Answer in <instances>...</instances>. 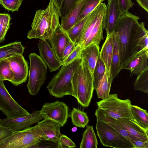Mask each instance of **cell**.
Instances as JSON below:
<instances>
[{
  "label": "cell",
  "instance_id": "cell-1",
  "mask_svg": "<svg viewBox=\"0 0 148 148\" xmlns=\"http://www.w3.org/2000/svg\"><path fill=\"white\" fill-rule=\"evenodd\" d=\"M139 18L131 13L123 12L117 22L114 32L118 37L121 64L122 66L139 51L138 45L140 38L147 30Z\"/></svg>",
  "mask_w": 148,
  "mask_h": 148
},
{
  "label": "cell",
  "instance_id": "cell-2",
  "mask_svg": "<svg viewBox=\"0 0 148 148\" xmlns=\"http://www.w3.org/2000/svg\"><path fill=\"white\" fill-rule=\"evenodd\" d=\"M60 16L59 10L50 1L45 9L36 11L31 25L32 29L27 33V38L48 40L60 24Z\"/></svg>",
  "mask_w": 148,
  "mask_h": 148
},
{
  "label": "cell",
  "instance_id": "cell-3",
  "mask_svg": "<svg viewBox=\"0 0 148 148\" xmlns=\"http://www.w3.org/2000/svg\"><path fill=\"white\" fill-rule=\"evenodd\" d=\"M71 80L74 97L82 106L88 107L91 102L94 89L93 78L90 70L82 59L74 73Z\"/></svg>",
  "mask_w": 148,
  "mask_h": 148
},
{
  "label": "cell",
  "instance_id": "cell-4",
  "mask_svg": "<svg viewBox=\"0 0 148 148\" xmlns=\"http://www.w3.org/2000/svg\"><path fill=\"white\" fill-rule=\"evenodd\" d=\"M82 60L81 58H79L69 64L62 65L47 86L50 95L58 98H62L66 95L74 97L71 78Z\"/></svg>",
  "mask_w": 148,
  "mask_h": 148
},
{
  "label": "cell",
  "instance_id": "cell-5",
  "mask_svg": "<svg viewBox=\"0 0 148 148\" xmlns=\"http://www.w3.org/2000/svg\"><path fill=\"white\" fill-rule=\"evenodd\" d=\"M106 5L100 3L90 13L84 26L80 45L84 48L91 44L99 45L103 39Z\"/></svg>",
  "mask_w": 148,
  "mask_h": 148
},
{
  "label": "cell",
  "instance_id": "cell-6",
  "mask_svg": "<svg viewBox=\"0 0 148 148\" xmlns=\"http://www.w3.org/2000/svg\"><path fill=\"white\" fill-rule=\"evenodd\" d=\"M43 140H46L45 136L40 127L36 125L13 132L1 143L0 148H32Z\"/></svg>",
  "mask_w": 148,
  "mask_h": 148
},
{
  "label": "cell",
  "instance_id": "cell-7",
  "mask_svg": "<svg viewBox=\"0 0 148 148\" xmlns=\"http://www.w3.org/2000/svg\"><path fill=\"white\" fill-rule=\"evenodd\" d=\"M96 103L98 108L116 119L127 118L135 121L131 112L132 104L129 99H120L117 94L115 93L110 94L107 98Z\"/></svg>",
  "mask_w": 148,
  "mask_h": 148
},
{
  "label": "cell",
  "instance_id": "cell-8",
  "mask_svg": "<svg viewBox=\"0 0 148 148\" xmlns=\"http://www.w3.org/2000/svg\"><path fill=\"white\" fill-rule=\"evenodd\" d=\"M29 57L30 66L27 87L29 94L35 96L45 81L47 69L42 59L36 53H31Z\"/></svg>",
  "mask_w": 148,
  "mask_h": 148
},
{
  "label": "cell",
  "instance_id": "cell-9",
  "mask_svg": "<svg viewBox=\"0 0 148 148\" xmlns=\"http://www.w3.org/2000/svg\"><path fill=\"white\" fill-rule=\"evenodd\" d=\"M96 129L101 144L114 148H134L127 138L116 131L107 123L97 118Z\"/></svg>",
  "mask_w": 148,
  "mask_h": 148
},
{
  "label": "cell",
  "instance_id": "cell-10",
  "mask_svg": "<svg viewBox=\"0 0 148 148\" xmlns=\"http://www.w3.org/2000/svg\"><path fill=\"white\" fill-rule=\"evenodd\" d=\"M0 110L7 118H13L30 113L13 98L0 79Z\"/></svg>",
  "mask_w": 148,
  "mask_h": 148
},
{
  "label": "cell",
  "instance_id": "cell-11",
  "mask_svg": "<svg viewBox=\"0 0 148 148\" xmlns=\"http://www.w3.org/2000/svg\"><path fill=\"white\" fill-rule=\"evenodd\" d=\"M68 110L66 104L57 100L45 103L40 111L44 119L51 120L62 127L66 123L69 116Z\"/></svg>",
  "mask_w": 148,
  "mask_h": 148
},
{
  "label": "cell",
  "instance_id": "cell-12",
  "mask_svg": "<svg viewBox=\"0 0 148 148\" xmlns=\"http://www.w3.org/2000/svg\"><path fill=\"white\" fill-rule=\"evenodd\" d=\"M43 119L40 110H35L27 115L13 118L7 117L1 119L0 124L10 128L14 132L25 129Z\"/></svg>",
  "mask_w": 148,
  "mask_h": 148
},
{
  "label": "cell",
  "instance_id": "cell-13",
  "mask_svg": "<svg viewBox=\"0 0 148 148\" xmlns=\"http://www.w3.org/2000/svg\"><path fill=\"white\" fill-rule=\"evenodd\" d=\"M7 59L14 74L10 82L17 86L26 82L28 73V62L23 54H15Z\"/></svg>",
  "mask_w": 148,
  "mask_h": 148
},
{
  "label": "cell",
  "instance_id": "cell-14",
  "mask_svg": "<svg viewBox=\"0 0 148 148\" xmlns=\"http://www.w3.org/2000/svg\"><path fill=\"white\" fill-rule=\"evenodd\" d=\"M48 40L53 51L60 62L65 48L71 41L66 32L62 29L60 24L58 26Z\"/></svg>",
  "mask_w": 148,
  "mask_h": 148
},
{
  "label": "cell",
  "instance_id": "cell-15",
  "mask_svg": "<svg viewBox=\"0 0 148 148\" xmlns=\"http://www.w3.org/2000/svg\"><path fill=\"white\" fill-rule=\"evenodd\" d=\"M123 12L117 0H108L104 19L107 35L114 32L115 26Z\"/></svg>",
  "mask_w": 148,
  "mask_h": 148
},
{
  "label": "cell",
  "instance_id": "cell-16",
  "mask_svg": "<svg viewBox=\"0 0 148 148\" xmlns=\"http://www.w3.org/2000/svg\"><path fill=\"white\" fill-rule=\"evenodd\" d=\"M40 57L50 72L59 69L61 62L56 57L47 40L40 39L38 43Z\"/></svg>",
  "mask_w": 148,
  "mask_h": 148
},
{
  "label": "cell",
  "instance_id": "cell-17",
  "mask_svg": "<svg viewBox=\"0 0 148 148\" xmlns=\"http://www.w3.org/2000/svg\"><path fill=\"white\" fill-rule=\"evenodd\" d=\"M148 51H139L124 64L122 69L130 71L131 75H138L148 67Z\"/></svg>",
  "mask_w": 148,
  "mask_h": 148
},
{
  "label": "cell",
  "instance_id": "cell-18",
  "mask_svg": "<svg viewBox=\"0 0 148 148\" xmlns=\"http://www.w3.org/2000/svg\"><path fill=\"white\" fill-rule=\"evenodd\" d=\"M113 33L107 35L105 40L100 52V58L105 65L107 76L112 81L113 80L111 74L110 66L113 48Z\"/></svg>",
  "mask_w": 148,
  "mask_h": 148
},
{
  "label": "cell",
  "instance_id": "cell-19",
  "mask_svg": "<svg viewBox=\"0 0 148 148\" xmlns=\"http://www.w3.org/2000/svg\"><path fill=\"white\" fill-rule=\"evenodd\" d=\"M116 120L121 127L129 133L142 140L148 141V131L141 127L135 121L127 118Z\"/></svg>",
  "mask_w": 148,
  "mask_h": 148
},
{
  "label": "cell",
  "instance_id": "cell-20",
  "mask_svg": "<svg viewBox=\"0 0 148 148\" xmlns=\"http://www.w3.org/2000/svg\"><path fill=\"white\" fill-rule=\"evenodd\" d=\"M37 125L43 131L46 140L57 143L60 134V124L51 120L44 119L38 122Z\"/></svg>",
  "mask_w": 148,
  "mask_h": 148
},
{
  "label": "cell",
  "instance_id": "cell-21",
  "mask_svg": "<svg viewBox=\"0 0 148 148\" xmlns=\"http://www.w3.org/2000/svg\"><path fill=\"white\" fill-rule=\"evenodd\" d=\"M99 50V45L91 44L83 48L82 51L81 58L86 63L92 75L100 53Z\"/></svg>",
  "mask_w": 148,
  "mask_h": 148
},
{
  "label": "cell",
  "instance_id": "cell-22",
  "mask_svg": "<svg viewBox=\"0 0 148 148\" xmlns=\"http://www.w3.org/2000/svg\"><path fill=\"white\" fill-rule=\"evenodd\" d=\"M85 1L78 0L68 14L61 18V26L66 31L71 28L77 22Z\"/></svg>",
  "mask_w": 148,
  "mask_h": 148
},
{
  "label": "cell",
  "instance_id": "cell-23",
  "mask_svg": "<svg viewBox=\"0 0 148 148\" xmlns=\"http://www.w3.org/2000/svg\"><path fill=\"white\" fill-rule=\"evenodd\" d=\"M95 115L96 118L108 123L116 131L127 138L131 143L133 141L141 140L132 135L123 129L117 123L116 119L110 116L98 108L95 111Z\"/></svg>",
  "mask_w": 148,
  "mask_h": 148
},
{
  "label": "cell",
  "instance_id": "cell-24",
  "mask_svg": "<svg viewBox=\"0 0 148 148\" xmlns=\"http://www.w3.org/2000/svg\"><path fill=\"white\" fill-rule=\"evenodd\" d=\"M114 44L113 54L110 66V73L113 80L122 70L119 46L118 39L117 35L113 33Z\"/></svg>",
  "mask_w": 148,
  "mask_h": 148
},
{
  "label": "cell",
  "instance_id": "cell-25",
  "mask_svg": "<svg viewBox=\"0 0 148 148\" xmlns=\"http://www.w3.org/2000/svg\"><path fill=\"white\" fill-rule=\"evenodd\" d=\"M24 48L20 41H15L0 46V60L15 54H23Z\"/></svg>",
  "mask_w": 148,
  "mask_h": 148
},
{
  "label": "cell",
  "instance_id": "cell-26",
  "mask_svg": "<svg viewBox=\"0 0 148 148\" xmlns=\"http://www.w3.org/2000/svg\"><path fill=\"white\" fill-rule=\"evenodd\" d=\"M90 14L77 22L73 26L66 31L71 40L77 45L80 44L84 26Z\"/></svg>",
  "mask_w": 148,
  "mask_h": 148
},
{
  "label": "cell",
  "instance_id": "cell-27",
  "mask_svg": "<svg viewBox=\"0 0 148 148\" xmlns=\"http://www.w3.org/2000/svg\"><path fill=\"white\" fill-rule=\"evenodd\" d=\"M83 132L80 148H97L98 145L93 126L87 125Z\"/></svg>",
  "mask_w": 148,
  "mask_h": 148
},
{
  "label": "cell",
  "instance_id": "cell-28",
  "mask_svg": "<svg viewBox=\"0 0 148 148\" xmlns=\"http://www.w3.org/2000/svg\"><path fill=\"white\" fill-rule=\"evenodd\" d=\"M131 110L134 120L141 127L148 131L147 111L139 106L132 105Z\"/></svg>",
  "mask_w": 148,
  "mask_h": 148
},
{
  "label": "cell",
  "instance_id": "cell-29",
  "mask_svg": "<svg viewBox=\"0 0 148 148\" xmlns=\"http://www.w3.org/2000/svg\"><path fill=\"white\" fill-rule=\"evenodd\" d=\"M73 125L76 127L84 128L88 125L89 119L87 114L80 109L74 108L70 115Z\"/></svg>",
  "mask_w": 148,
  "mask_h": 148
},
{
  "label": "cell",
  "instance_id": "cell-30",
  "mask_svg": "<svg viewBox=\"0 0 148 148\" xmlns=\"http://www.w3.org/2000/svg\"><path fill=\"white\" fill-rule=\"evenodd\" d=\"M112 82L108 78L105 71L103 78L95 89L98 98L103 99L109 95Z\"/></svg>",
  "mask_w": 148,
  "mask_h": 148
},
{
  "label": "cell",
  "instance_id": "cell-31",
  "mask_svg": "<svg viewBox=\"0 0 148 148\" xmlns=\"http://www.w3.org/2000/svg\"><path fill=\"white\" fill-rule=\"evenodd\" d=\"M134 84L135 90L148 93V67L137 75Z\"/></svg>",
  "mask_w": 148,
  "mask_h": 148
},
{
  "label": "cell",
  "instance_id": "cell-32",
  "mask_svg": "<svg viewBox=\"0 0 148 148\" xmlns=\"http://www.w3.org/2000/svg\"><path fill=\"white\" fill-rule=\"evenodd\" d=\"M14 77L13 72L7 58L0 60V79L3 81H8L10 82Z\"/></svg>",
  "mask_w": 148,
  "mask_h": 148
},
{
  "label": "cell",
  "instance_id": "cell-33",
  "mask_svg": "<svg viewBox=\"0 0 148 148\" xmlns=\"http://www.w3.org/2000/svg\"><path fill=\"white\" fill-rule=\"evenodd\" d=\"M105 70V65L100 58L99 53L92 75L94 89L97 87L99 82L103 78Z\"/></svg>",
  "mask_w": 148,
  "mask_h": 148
},
{
  "label": "cell",
  "instance_id": "cell-34",
  "mask_svg": "<svg viewBox=\"0 0 148 148\" xmlns=\"http://www.w3.org/2000/svg\"><path fill=\"white\" fill-rule=\"evenodd\" d=\"M11 19L9 14L0 13V43L3 42L5 40L6 35L10 27Z\"/></svg>",
  "mask_w": 148,
  "mask_h": 148
},
{
  "label": "cell",
  "instance_id": "cell-35",
  "mask_svg": "<svg viewBox=\"0 0 148 148\" xmlns=\"http://www.w3.org/2000/svg\"><path fill=\"white\" fill-rule=\"evenodd\" d=\"M104 0H86L77 22L90 13L100 3H103Z\"/></svg>",
  "mask_w": 148,
  "mask_h": 148
},
{
  "label": "cell",
  "instance_id": "cell-36",
  "mask_svg": "<svg viewBox=\"0 0 148 148\" xmlns=\"http://www.w3.org/2000/svg\"><path fill=\"white\" fill-rule=\"evenodd\" d=\"M23 0H0V4L6 9L12 12L17 11Z\"/></svg>",
  "mask_w": 148,
  "mask_h": 148
},
{
  "label": "cell",
  "instance_id": "cell-37",
  "mask_svg": "<svg viewBox=\"0 0 148 148\" xmlns=\"http://www.w3.org/2000/svg\"><path fill=\"white\" fill-rule=\"evenodd\" d=\"M83 48L81 45H77L68 56L61 63V66L69 64L78 58H81Z\"/></svg>",
  "mask_w": 148,
  "mask_h": 148
},
{
  "label": "cell",
  "instance_id": "cell-38",
  "mask_svg": "<svg viewBox=\"0 0 148 148\" xmlns=\"http://www.w3.org/2000/svg\"><path fill=\"white\" fill-rule=\"evenodd\" d=\"M57 148H75V143L69 138L65 135L60 134L58 142Z\"/></svg>",
  "mask_w": 148,
  "mask_h": 148
},
{
  "label": "cell",
  "instance_id": "cell-39",
  "mask_svg": "<svg viewBox=\"0 0 148 148\" xmlns=\"http://www.w3.org/2000/svg\"><path fill=\"white\" fill-rule=\"evenodd\" d=\"M78 0H63L59 10L61 18L67 15L74 5Z\"/></svg>",
  "mask_w": 148,
  "mask_h": 148
},
{
  "label": "cell",
  "instance_id": "cell-40",
  "mask_svg": "<svg viewBox=\"0 0 148 148\" xmlns=\"http://www.w3.org/2000/svg\"><path fill=\"white\" fill-rule=\"evenodd\" d=\"M77 45L71 41L66 46L64 50L61 57L60 61L61 63L68 56Z\"/></svg>",
  "mask_w": 148,
  "mask_h": 148
},
{
  "label": "cell",
  "instance_id": "cell-41",
  "mask_svg": "<svg viewBox=\"0 0 148 148\" xmlns=\"http://www.w3.org/2000/svg\"><path fill=\"white\" fill-rule=\"evenodd\" d=\"M123 12H128L135 4L131 0H117Z\"/></svg>",
  "mask_w": 148,
  "mask_h": 148
},
{
  "label": "cell",
  "instance_id": "cell-42",
  "mask_svg": "<svg viewBox=\"0 0 148 148\" xmlns=\"http://www.w3.org/2000/svg\"><path fill=\"white\" fill-rule=\"evenodd\" d=\"M13 132V131L10 128L4 126L0 124V144Z\"/></svg>",
  "mask_w": 148,
  "mask_h": 148
},
{
  "label": "cell",
  "instance_id": "cell-43",
  "mask_svg": "<svg viewBox=\"0 0 148 148\" xmlns=\"http://www.w3.org/2000/svg\"><path fill=\"white\" fill-rule=\"evenodd\" d=\"M132 143L134 148H148V141H145L141 140L133 141Z\"/></svg>",
  "mask_w": 148,
  "mask_h": 148
},
{
  "label": "cell",
  "instance_id": "cell-44",
  "mask_svg": "<svg viewBox=\"0 0 148 148\" xmlns=\"http://www.w3.org/2000/svg\"><path fill=\"white\" fill-rule=\"evenodd\" d=\"M138 5L148 12V0H136Z\"/></svg>",
  "mask_w": 148,
  "mask_h": 148
},
{
  "label": "cell",
  "instance_id": "cell-45",
  "mask_svg": "<svg viewBox=\"0 0 148 148\" xmlns=\"http://www.w3.org/2000/svg\"><path fill=\"white\" fill-rule=\"evenodd\" d=\"M54 4L55 6L59 10L60 9L63 0H50Z\"/></svg>",
  "mask_w": 148,
  "mask_h": 148
},
{
  "label": "cell",
  "instance_id": "cell-46",
  "mask_svg": "<svg viewBox=\"0 0 148 148\" xmlns=\"http://www.w3.org/2000/svg\"><path fill=\"white\" fill-rule=\"evenodd\" d=\"M77 130V128L76 127H73L71 129V130L72 132H75Z\"/></svg>",
  "mask_w": 148,
  "mask_h": 148
},
{
  "label": "cell",
  "instance_id": "cell-47",
  "mask_svg": "<svg viewBox=\"0 0 148 148\" xmlns=\"http://www.w3.org/2000/svg\"><path fill=\"white\" fill-rule=\"evenodd\" d=\"M1 119H0V121Z\"/></svg>",
  "mask_w": 148,
  "mask_h": 148
}]
</instances>
